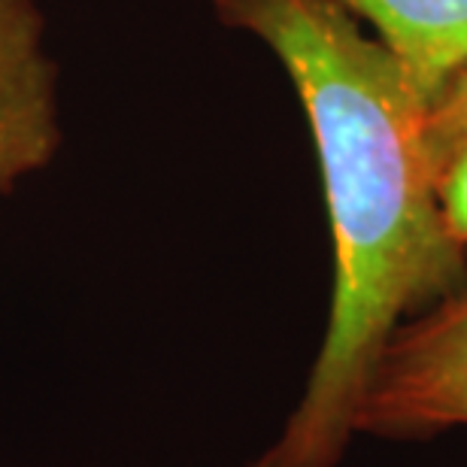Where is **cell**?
Instances as JSON below:
<instances>
[{
	"mask_svg": "<svg viewBox=\"0 0 467 467\" xmlns=\"http://www.w3.org/2000/svg\"><path fill=\"white\" fill-rule=\"evenodd\" d=\"M283 61L310 121L334 240L328 328L285 428L255 467H337L400 325L467 288L425 146L428 100L337 0H213Z\"/></svg>",
	"mask_w": 467,
	"mask_h": 467,
	"instance_id": "1",
	"label": "cell"
},
{
	"mask_svg": "<svg viewBox=\"0 0 467 467\" xmlns=\"http://www.w3.org/2000/svg\"><path fill=\"white\" fill-rule=\"evenodd\" d=\"M452 428H467V288L391 334L358 413V434L386 441Z\"/></svg>",
	"mask_w": 467,
	"mask_h": 467,
	"instance_id": "2",
	"label": "cell"
},
{
	"mask_svg": "<svg viewBox=\"0 0 467 467\" xmlns=\"http://www.w3.org/2000/svg\"><path fill=\"white\" fill-rule=\"evenodd\" d=\"M34 0H0V192L52 161L61 143L58 73Z\"/></svg>",
	"mask_w": 467,
	"mask_h": 467,
	"instance_id": "3",
	"label": "cell"
},
{
	"mask_svg": "<svg viewBox=\"0 0 467 467\" xmlns=\"http://www.w3.org/2000/svg\"><path fill=\"white\" fill-rule=\"evenodd\" d=\"M404 64L428 104L467 64V0H337Z\"/></svg>",
	"mask_w": 467,
	"mask_h": 467,
	"instance_id": "4",
	"label": "cell"
},
{
	"mask_svg": "<svg viewBox=\"0 0 467 467\" xmlns=\"http://www.w3.org/2000/svg\"><path fill=\"white\" fill-rule=\"evenodd\" d=\"M467 143V64L437 91L425 113V146L441 176V167L450 161L455 149Z\"/></svg>",
	"mask_w": 467,
	"mask_h": 467,
	"instance_id": "5",
	"label": "cell"
},
{
	"mask_svg": "<svg viewBox=\"0 0 467 467\" xmlns=\"http://www.w3.org/2000/svg\"><path fill=\"white\" fill-rule=\"evenodd\" d=\"M437 194H441L443 222L450 228L452 240L467 249V143L455 149L450 161L441 167Z\"/></svg>",
	"mask_w": 467,
	"mask_h": 467,
	"instance_id": "6",
	"label": "cell"
}]
</instances>
